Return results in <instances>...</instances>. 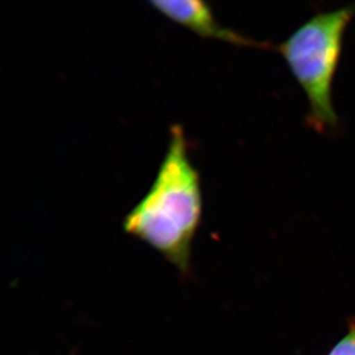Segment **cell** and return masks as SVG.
<instances>
[{
    "mask_svg": "<svg viewBox=\"0 0 355 355\" xmlns=\"http://www.w3.org/2000/svg\"><path fill=\"white\" fill-rule=\"evenodd\" d=\"M354 16L355 6L317 14L275 46L307 97L308 125L320 133L331 132L338 127L333 101L334 80L345 31Z\"/></svg>",
    "mask_w": 355,
    "mask_h": 355,
    "instance_id": "7a4b0ae2",
    "label": "cell"
},
{
    "mask_svg": "<svg viewBox=\"0 0 355 355\" xmlns=\"http://www.w3.org/2000/svg\"><path fill=\"white\" fill-rule=\"evenodd\" d=\"M157 176L125 217L128 234L155 249L181 272L190 268L191 243L202 218L200 177L183 128L174 125Z\"/></svg>",
    "mask_w": 355,
    "mask_h": 355,
    "instance_id": "6da1fadb",
    "label": "cell"
},
{
    "mask_svg": "<svg viewBox=\"0 0 355 355\" xmlns=\"http://www.w3.org/2000/svg\"><path fill=\"white\" fill-rule=\"evenodd\" d=\"M330 355H355V329L338 343Z\"/></svg>",
    "mask_w": 355,
    "mask_h": 355,
    "instance_id": "277c9868",
    "label": "cell"
},
{
    "mask_svg": "<svg viewBox=\"0 0 355 355\" xmlns=\"http://www.w3.org/2000/svg\"><path fill=\"white\" fill-rule=\"evenodd\" d=\"M149 4L168 19L183 26L202 38L218 40L233 46L246 48H270L268 43L254 41L221 25L207 2L197 0H155L149 2Z\"/></svg>",
    "mask_w": 355,
    "mask_h": 355,
    "instance_id": "3957f363",
    "label": "cell"
}]
</instances>
